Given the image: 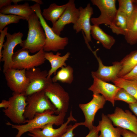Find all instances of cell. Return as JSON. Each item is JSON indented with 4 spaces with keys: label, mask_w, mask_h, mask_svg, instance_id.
I'll return each mask as SVG.
<instances>
[{
    "label": "cell",
    "mask_w": 137,
    "mask_h": 137,
    "mask_svg": "<svg viewBox=\"0 0 137 137\" xmlns=\"http://www.w3.org/2000/svg\"><path fill=\"white\" fill-rule=\"evenodd\" d=\"M54 113L53 111L47 110L43 113H36L31 119H26L25 124L15 125L8 122L6 124L18 130V132L15 137H21L27 132L35 128L41 129L48 124L53 123L57 126H61L63 124L66 113H61L55 115H53Z\"/></svg>",
    "instance_id": "obj_1"
},
{
    "label": "cell",
    "mask_w": 137,
    "mask_h": 137,
    "mask_svg": "<svg viewBox=\"0 0 137 137\" xmlns=\"http://www.w3.org/2000/svg\"><path fill=\"white\" fill-rule=\"evenodd\" d=\"M28 30L26 39L20 44L22 48L31 53H37L43 49L46 37L38 16L34 13L27 20Z\"/></svg>",
    "instance_id": "obj_2"
},
{
    "label": "cell",
    "mask_w": 137,
    "mask_h": 137,
    "mask_svg": "<svg viewBox=\"0 0 137 137\" xmlns=\"http://www.w3.org/2000/svg\"><path fill=\"white\" fill-rule=\"evenodd\" d=\"M30 7L38 16L45 35L46 39L43 48L44 51L45 52H57L64 49L68 44V38L61 37L54 32L43 17L40 4L36 3Z\"/></svg>",
    "instance_id": "obj_3"
},
{
    "label": "cell",
    "mask_w": 137,
    "mask_h": 137,
    "mask_svg": "<svg viewBox=\"0 0 137 137\" xmlns=\"http://www.w3.org/2000/svg\"><path fill=\"white\" fill-rule=\"evenodd\" d=\"M26 102L24 115L27 120L32 119L37 113H43L47 110L56 113V108L46 95L44 90L27 96Z\"/></svg>",
    "instance_id": "obj_4"
},
{
    "label": "cell",
    "mask_w": 137,
    "mask_h": 137,
    "mask_svg": "<svg viewBox=\"0 0 137 137\" xmlns=\"http://www.w3.org/2000/svg\"><path fill=\"white\" fill-rule=\"evenodd\" d=\"M29 52L28 50L22 48L17 50L13 56L12 68L27 70L44 63L45 52L43 49L33 55H30Z\"/></svg>",
    "instance_id": "obj_5"
},
{
    "label": "cell",
    "mask_w": 137,
    "mask_h": 137,
    "mask_svg": "<svg viewBox=\"0 0 137 137\" xmlns=\"http://www.w3.org/2000/svg\"><path fill=\"white\" fill-rule=\"evenodd\" d=\"M27 98L24 93L13 92L8 100L9 107L3 110L5 116L17 125L26 123L24 115L27 105Z\"/></svg>",
    "instance_id": "obj_6"
},
{
    "label": "cell",
    "mask_w": 137,
    "mask_h": 137,
    "mask_svg": "<svg viewBox=\"0 0 137 137\" xmlns=\"http://www.w3.org/2000/svg\"><path fill=\"white\" fill-rule=\"evenodd\" d=\"M45 93L57 109L56 114L65 113L69 106L68 92L57 82H52L44 90Z\"/></svg>",
    "instance_id": "obj_7"
},
{
    "label": "cell",
    "mask_w": 137,
    "mask_h": 137,
    "mask_svg": "<svg viewBox=\"0 0 137 137\" xmlns=\"http://www.w3.org/2000/svg\"><path fill=\"white\" fill-rule=\"evenodd\" d=\"M26 74L29 83L24 94L26 96L44 90L53 82L52 78H47L48 72L35 67L26 70Z\"/></svg>",
    "instance_id": "obj_8"
},
{
    "label": "cell",
    "mask_w": 137,
    "mask_h": 137,
    "mask_svg": "<svg viewBox=\"0 0 137 137\" xmlns=\"http://www.w3.org/2000/svg\"><path fill=\"white\" fill-rule=\"evenodd\" d=\"M93 5L99 9L100 14L98 17L91 19L93 25L99 26L101 24L110 25L117 14L118 10L116 6L115 0H91Z\"/></svg>",
    "instance_id": "obj_9"
},
{
    "label": "cell",
    "mask_w": 137,
    "mask_h": 137,
    "mask_svg": "<svg viewBox=\"0 0 137 137\" xmlns=\"http://www.w3.org/2000/svg\"><path fill=\"white\" fill-rule=\"evenodd\" d=\"M26 71L11 68L4 73L7 85L13 92L25 93L29 83Z\"/></svg>",
    "instance_id": "obj_10"
},
{
    "label": "cell",
    "mask_w": 137,
    "mask_h": 137,
    "mask_svg": "<svg viewBox=\"0 0 137 137\" xmlns=\"http://www.w3.org/2000/svg\"><path fill=\"white\" fill-rule=\"evenodd\" d=\"M23 36V33L20 31L12 34L8 33L6 35V40L3 46L2 57L0 61L4 62L3 70L4 73L8 69L12 68L14 49L17 45L22 43Z\"/></svg>",
    "instance_id": "obj_11"
},
{
    "label": "cell",
    "mask_w": 137,
    "mask_h": 137,
    "mask_svg": "<svg viewBox=\"0 0 137 137\" xmlns=\"http://www.w3.org/2000/svg\"><path fill=\"white\" fill-rule=\"evenodd\" d=\"M107 116L113 125L130 130L137 134V118L128 110L117 107L114 113Z\"/></svg>",
    "instance_id": "obj_12"
},
{
    "label": "cell",
    "mask_w": 137,
    "mask_h": 137,
    "mask_svg": "<svg viewBox=\"0 0 137 137\" xmlns=\"http://www.w3.org/2000/svg\"><path fill=\"white\" fill-rule=\"evenodd\" d=\"M92 99L86 104H80L79 106L84 115L85 120L82 122V125L87 127L89 130L94 126L93 122L95 114L100 109L104 108L106 100L102 95L100 94L93 95Z\"/></svg>",
    "instance_id": "obj_13"
},
{
    "label": "cell",
    "mask_w": 137,
    "mask_h": 137,
    "mask_svg": "<svg viewBox=\"0 0 137 137\" xmlns=\"http://www.w3.org/2000/svg\"><path fill=\"white\" fill-rule=\"evenodd\" d=\"M76 121L73 116L71 110L67 121L58 128H54V124L50 123L45 125L41 129L36 128L29 131L28 135L31 137H60L72 126L71 124L68 125V124L71 121Z\"/></svg>",
    "instance_id": "obj_14"
},
{
    "label": "cell",
    "mask_w": 137,
    "mask_h": 137,
    "mask_svg": "<svg viewBox=\"0 0 137 137\" xmlns=\"http://www.w3.org/2000/svg\"><path fill=\"white\" fill-rule=\"evenodd\" d=\"M98 49H97L94 51L91 50L96 59L98 64V70L91 72V75L106 82L112 81L118 77L122 68L121 63L120 62L116 61L113 62L111 66L104 65L100 58L97 55V52Z\"/></svg>",
    "instance_id": "obj_15"
},
{
    "label": "cell",
    "mask_w": 137,
    "mask_h": 137,
    "mask_svg": "<svg viewBox=\"0 0 137 137\" xmlns=\"http://www.w3.org/2000/svg\"><path fill=\"white\" fill-rule=\"evenodd\" d=\"M67 4L63 13L52 27L54 32L59 36L66 25L74 24L76 22L79 14V8L76 7L74 0H70Z\"/></svg>",
    "instance_id": "obj_16"
},
{
    "label": "cell",
    "mask_w": 137,
    "mask_h": 137,
    "mask_svg": "<svg viewBox=\"0 0 137 137\" xmlns=\"http://www.w3.org/2000/svg\"><path fill=\"white\" fill-rule=\"evenodd\" d=\"M79 14L76 22L73 25V28L76 33L82 31L87 41H91L90 21L91 16L94 13L93 9L90 3L85 8L80 7L79 8Z\"/></svg>",
    "instance_id": "obj_17"
},
{
    "label": "cell",
    "mask_w": 137,
    "mask_h": 137,
    "mask_svg": "<svg viewBox=\"0 0 137 137\" xmlns=\"http://www.w3.org/2000/svg\"><path fill=\"white\" fill-rule=\"evenodd\" d=\"M92 76L93 79V83L88 90L92 91L93 94H101L106 101L110 102L114 106L115 96L121 88L100 80L93 75Z\"/></svg>",
    "instance_id": "obj_18"
},
{
    "label": "cell",
    "mask_w": 137,
    "mask_h": 137,
    "mask_svg": "<svg viewBox=\"0 0 137 137\" xmlns=\"http://www.w3.org/2000/svg\"><path fill=\"white\" fill-rule=\"evenodd\" d=\"M70 54V53L68 52L64 55L61 56V53L58 52L55 55L52 52H45V58L49 62L51 65V68L48 72V78H50L53 74L56 75L59 68L67 65L65 62Z\"/></svg>",
    "instance_id": "obj_19"
},
{
    "label": "cell",
    "mask_w": 137,
    "mask_h": 137,
    "mask_svg": "<svg viewBox=\"0 0 137 137\" xmlns=\"http://www.w3.org/2000/svg\"><path fill=\"white\" fill-rule=\"evenodd\" d=\"M98 126L100 134L98 137H121L122 128H114L108 116L102 113L101 119L99 121Z\"/></svg>",
    "instance_id": "obj_20"
},
{
    "label": "cell",
    "mask_w": 137,
    "mask_h": 137,
    "mask_svg": "<svg viewBox=\"0 0 137 137\" xmlns=\"http://www.w3.org/2000/svg\"><path fill=\"white\" fill-rule=\"evenodd\" d=\"M0 13L5 14H12L22 16L27 21L35 12L28 3L22 4H13L0 9Z\"/></svg>",
    "instance_id": "obj_21"
},
{
    "label": "cell",
    "mask_w": 137,
    "mask_h": 137,
    "mask_svg": "<svg viewBox=\"0 0 137 137\" xmlns=\"http://www.w3.org/2000/svg\"><path fill=\"white\" fill-rule=\"evenodd\" d=\"M127 42L131 45L137 42V5L134 4L133 11L128 18L126 31L124 36Z\"/></svg>",
    "instance_id": "obj_22"
},
{
    "label": "cell",
    "mask_w": 137,
    "mask_h": 137,
    "mask_svg": "<svg viewBox=\"0 0 137 137\" xmlns=\"http://www.w3.org/2000/svg\"><path fill=\"white\" fill-rule=\"evenodd\" d=\"M91 35L94 39L100 42L107 49H110L115 42L113 37L107 34L98 26L91 25Z\"/></svg>",
    "instance_id": "obj_23"
},
{
    "label": "cell",
    "mask_w": 137,
    "mask_h": 137,
    "mask_svg": "<svg viewBox=\"0 0 137 137\" xmlns=\"http://www.w3.org/2000/svg\"><path fill=\"white\" fill-rule=\"evenodd\" d=\"M67 5V3L61 5L52 3L48 8L43 9L42 15L44 19L51 21L53 25L63 13Z\"/></svg>",
    "instance_id": "obj_24"
},
{
    "label": "cell",
    "mask_w": 137,
    "mask_h": 137,
    "mask_svg": "<svg viewBox=\"0 0 137 137\" xmlns=\"http://www.w3.org/2000/svg\"><path fill=\"white\" fill-rule=\"evenodd\" d=\"M128 19V18L125 14L118 10L113 21L109 27L114 33L124 36L127 28Z\"/></svg>",
    "instance_id": "obj_25"
},
{
    "label": "cell",
    "mask_w": 137,
    "mask_h": 137,
    "mask_svg": "<svg viewBox=\"0 0 137 137\" xmlns=\"http://www.w3.org/2000/svg\"><path fill=\"white\" fill-rule=\"evenodd\" d=\"M120 62L122 68L118 77H122L137 65V50L131 52L124 57Z\"/></svg>",
    "instance_id": "obj_26"
},
{
    "label": "cell",
    "mask_w": 137,
    "mask_h": 137,
    "mask_svg": "<svg viewBox=\"0 0 137 137\" xmlns=\"http://www.w3.org/2000/svg\"><path fill=\"white\" fill-rule=\"evenodd\" d=\"M112 82L117 87L125 90L137 100V81L117 77Z\"/></svg>",
    "instance_id": "obj_27"
},
{
    "label": "cell",
    "mask_w": 137,
    "mask_h": 137,
    "mask_svg": "<svg viewBox=\"0 0 137 137\" xmlns=\"http://www.w3.org/2000/svg\"><path fill=\"white\" fill-rule=\"evenodd\" d=\"M73 72V68L70 65L63 67L52 78V82L55 83L59 81L70 84L74 80Z\"/></svg>",
    "instance_id": "obj_28"
},
{
    "label": "cell",
    "mask_w": 137,
    "mask_h": 137,
    "mask_svg": "<svg viewBox=\"0 0 137 137\" xmlns=\"http://www.w3.org/2000/svg\"><path fill=\"white\" fill-rule=\"evenodd\" d=\"M25 20L24 18L12 14H5L0 13V30L3 29L7 25L17 23L21 20Z\"/></svg>",
    "instance_id": "obj_29"
},
{
    "label": "cell",
    "mask_w": 137,
    "mask_h": 137,
    "mask_svg": "<svg viewBox=\"0 0 137 137\" xmlns=\"http://www.w3.org/2000/svg\"><path fill=\"white\" fill-rule=\"evenodd\" d=\"M119 8L118 10L125 14L128 18L134 9L133 0H118Z\"/></svg>",
    "instance_id": "obj_30"
},
{
    "label": "cell",
    "mask_w": 137,
    "mask_h": 137,
    "mask_svg": "<svg viewBox=\"0 0 137 137\" xmlns=\"http://www.w3.org/2000/svg\"><path fill=\"white\" fill-rule=\"evenodd\" d=\"M115 101L122 100L129 104L134 103L137 100L124 89L120 88L117 92L115 97Z\"/></svg>",
    "instance_id": "obj_31"
},
{
    "label": "cell",
    "mask_w": 137,
    "mask_h": 137,
    "mask_svg": "<svg viewBox=\"0 0 137 137\" xmlns=\"http://www.w3.org/2000/svg\"><path fill=\"white\" fill-rule=\"evenodd\" d=\"M82 125V122L76 123L72 125L68 130L60 137H73L75 135L73 132L74 130L78 126Z\"/></svg>",
    "instance_id": "obj_32"
},
{
    "label": "cell",
    "mask_w": 137,
    "mask_h": 137,
    "mask_svg": "<svg viewBox=\"0 0 137 137\" xmlns=\"http://www.w3.org/2000/svg\"><path fill=\"white\" fill-rule=\"evenodd\" d=\"M8 27H6L3 29L0 30V61L2 57V52L4 42H5L4 38L8 32Z\"/></svg>",
    "instance_id": "obj_33"
},
{
    "label": "cell",
    "mask_w": 137,
    "mask_h": 137,
    "mask_svg": "<svg viewBox=\"0 0 137 137\" xmlns=\"http://www.w3.org/2000/svg\"><path fill=\"white\" fill-rule=\"evenodd\" d=\"M122 78L128 80L137 81V65L129 73Z\"/></svg>",
    "instance_id": "obj_34"
},
{
    "label": "cell",
    "mask_w": 137,
    "mask_h": 137,
    "mask_svg": "<svg viewBox=\"0 0 137 137\" xmlns=\"http://www.w3.org/2000/svg\"><path fill=\"white\" fill-rule=\"evenodd\" d=\"M89 130V133L85 137H98L99 130L98 126H94L93 128Z\"/></svg>",
    "instance_id": "obj_35"
},
{
    "label": "cell",
    "mask_w": 137,
    "mask_h": 137,
    "mask_svg": "<svg viewBox=\"0 0 137 137\" xmlns=\"http://www.w3.org/2000/svg\"><path fill=\"white\" fill-rule=\"evenodd\" d=\"M121 135L123 137H137V134L130 130L122 128Z\"/></svg>",
    "instance_id": "obj_36"
},
{
    "label": "cell",
    "mask_w": 137,
    "mask_h": 137,
    "mask_svg": "<svg viewBox=\"0 0 137 137\" xmlns=\"http://www.w3.org/2000/svg\"><path fill=\"white\" fill-rule=\"evenodd\" d=\"M129 107L131 110L137 116V101L129 104Z\"/></svg>",
    "instance_id": "obj_37"
},
{
    "label": "cell",
    "mask_w": 137,
    "mask_h": 137,
    "mask_svg": "<svg viewBox=\"0 0 137 137\" xmlns=\"http://www.w3.org/2000/svg\"><path fill=\"white\" fill-rule=\"evenodd\" d=\"M12 2V0H0V9L3 7L11 5Z\"/></svg>",
    "instance_id": "obj_38"
},
{
    "label": "cell",
    "mask_w": 137,
    "mask_h": 137,
    "mask_svg": "<svg viewBox=\"0 0 137 137\" xmlns=\"http://www.w3.org/2000/svg\"><path fill=\"white\" fill-rule=\"evenodd\" d=\"M10 103L9 101L3 99L0 103V108H4L5 109H7L9 106Z\"/></svg>",
    "instance_id": "obj_39"
},
{
    "label": "cell",
    "mask_w": 137,
    "mask_h": 137,
    "mask_svg": "<svg viewBox=\"0 0 137 137\" xmlns=\"http://www.w3.org/2000/svg\"><path fill=\"white\" fill-rule=\"evenodd\" d=\"M28 1H30L34 2H36V3L40 5L42 4L43 3L42 1L41 0H28Z\"/></svg>",
    "instance_id": "obj_40"
},
{
    "label": "cell",
    "mask_w": 137,
    "mask_h": 137,
    "mask_svg": "<svg viewBox=\"0 0 137 137\" xmlns=\"http://www.w3.org/2000/svg\"><path fill=\"white\" fill-rule=\"evenodd\" d=\"M12 2H13L14 4H17V3L19 2H20L23 1V0H12Z\"/></svg>",
    "instance_id": "obj_41"
}]
</instances>
